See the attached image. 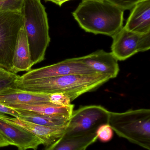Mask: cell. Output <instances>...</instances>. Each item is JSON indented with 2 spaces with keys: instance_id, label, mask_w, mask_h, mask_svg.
I'll return each instance as SVG.
<instances>
[{
  "instance_id": "6",
  "label": "cell",
  "mask_w": 150,
  "mask_h": 150,
  "mask_svg": "<svg viewBox=\"0 0 150 150\" xmlns=\"http://www.w3.org/2000/svg\"><path fill=\"white\" fill-rule=\"evenodd\" d=\"M23 25L20 12H0V67L10 72L17 37Z\"/></svg>"
},
{
  "instance_id": "11",
  "label": "cell",
  "mask_w": 150,
  "mask_h": 150,
  "mask_svg": "<svg viewBox=\"0 0 150 150\" xmlns=\"http://www.w3.org/2000/svg\"><path fill=\"white\" fill-rule=\"evenodd\" d=\"M79 58L82 63L94 72L107 75L111 79L116 77L119 74L118 60L112 52L99 50Z\"/></svg>"
},
{
  "instance_id": "17",
  "label": "cell",
  "mask_w": 150,
  "mask_h": 150,
  "mask_svg": "<svg viewBox=\"0 0 150 150\" xmlns=\"http://www.w3.org/2000/svg\"><path fill=\"white\" fill-rule=\"evenodd\" d=\"M16 111L19 115V117L17 118L28 122L42 126L49 127L67 126L70 119L62 116L43 115L26 111Z\"/></svg>"
},
{
  "instance_id": "21",
  "label": "cell",
  "mask_w": 150,
  "mask_h": 150,
  "mask_svg": "<svg viewBox=\"0 0 150 150\" xmlns=\"http://www.w3.org/2000/svg\"><path fill=\"white\" fill-rule=\"evenodd\" d=\"M50 102L58 105L68 106L72 105L69 97L63 93H55L49 94Z\"/></svg>"
},
{
  "instance_id": "12",
  "label": "cell",
  "mask_w": 150,
  "mask_h": 150,
  "mask_svg": "<svg viewBox=\"0 0 150 150\" xmlns=\"http://www.w3.org/2000/svg\"><path fill=\"white\" fill-rule=\"evenodd\" d=\"M124 28L132 32H150V0H144L133 8Z\"/></svg>"
},
{
  "instance_id": "5",
  "label": "cell",
  "mask_w": 150,
  "mask_h": 150,
  "mask_svg": "<svg viewBox=\"0 0 150 150\" xmlns=\"http://www.w3.org/2000/svg\"><path fill=\"white\" fill-rule=\"evenodd\" d=\"M110 112L103 107L96 105L73 111L62 137L68 138L96 133L100 126L108 124Z\"/></svg>"
},
{
  "instance_id": "19",
  "label": "cell",
  "mask_w": 150,
  "mask_h": 150,
  "mask_svg": "<svg viewBox=\"0 0 150 150\" xmlns=\"http://www.w3.org/2000/svg\"><path fill=\"white\" fill-rule=\"evenodd\" d=\"M24 0H0V12L21 13Z\"/></svg>"
},
{
  "instance_id": "9",
  "label": "cell",
  "mask_w": 150,
  "mask_h": 150,
  "mask_svg": "<svg viewBox=\"0 0 150 150\" xmlns=\"http://www.w3.org/2000/svg\"><path fill=\"white\" fill-rule=\"evenodd\" d=\"M0 118L7 122L23 128L31 133L38 137L41 141L42 144L46 147L51 145L61 137L67 127H49L38 125L1 113H0Z\"/></svg>"
},
{
  "instance_id": "7",
  "label": "cell",
  "mask_w": 150,
  "mask_h": 150,
  "mask_svg": "<svg viewBox=\"0 0 150 150\" xmlns=\"http://www.w3.org/2000/svg\"><path fill=\"white\" fill-rule=\"evenodd\" d=\"M112 52L118 61H124L150 48V32L140 34L129 31L124 27L112 37Z\"/></svg>"
},
{
  "instance_id": "20",
  "label": "cell",
  "mask_w": 150,
  "mask_h": 150,
  "mask_svg": "<svg viewBox=\"0 0 150 150\" xmlns=\"http://www.w3.org/2000/svg\"><path fill=\"white\" fill-rule=\"evenodd\" d=\"M113 130L108 124H103L97 129V138L102 142H107L112 139Z\"/></svg>"
},
{
  "instance_id": "22",
  "label": "cell",
  "mask_w": 150,
  "mask_h": 150,
  "mask_svg": "<svg viewBox=\"0 0 150 150\" xmlns=\"http://www.w3.org/2000/svg\"><path fill=\"white\" fill-rule=\"evenodd\" d=\"M123 11L132 9L136 4L144 0H105Z\"/></svg>"
},
{
  "instance_id": "2",
  "label": "cell",
  "mask_w": 150,
  "mask_h": 150,
  "mask_svg": "<svg viewBox=\"0 0 150 150\" xmlns=\"http://www.w3.org/2000/svg\"><path fill=\"white\" fill-rule=\"evenodd\" d=\"M72 15L87 32L112 38L123 27L124 11L108 2L82 0Z\"/></svg>"
},
{
  "instance_id": "15",
  "label": "cell",
  "mask_w": 150,
  "mask_h": 150,
  "mask_svg": "<svg viewBox=\"0 0 150 150\" xmlns=\"http://www.w3.org/2000/svg\"><path fill=\"white\" fill-rule=\"evenodd\" d=\"M12 109L37 114L62 116L69 119L74 111V105L68 106L58 105L51 102L33 104H16L7 105Z\"/></svg>"
},
{
  "instance_id": "13",
  "label": "cell",
  "mask_w": 150,
  "mask_h": 150,
  "mask_svg": "<svg viewBox=\"0 0 150 150\" xmlns=\"http://www.w3.org/2000/svg\"><path fill=\"white\" fill-rule=\"evenodd\" d=\"M33 66L27 37L23 26L17 37L11 72L16 74L22 71L28 72Z\"/></svg>"
},
{
  "instance_id": "8",
  "label": "cell",
  "mask_w": 150,
  "mask_h": 150,
  "mask_svg": "<svg viewBox=\"0 0 150 150\" xmlns=\"http://www.w3.org/2000/svg\"><path fill=\"white\" fill-rule=\"evenodd\" d=\"M97 74L85 65L78 58L67 59L50 66L30 70L22 76L20 80L48 78L69 75H90Z\"/></svg>"
},
{
  "instance_id": "1",
  "label": "cell",
  "mask_w": 150,
  "mask_h": 150,
  "mask_svg": "<svg viewBox=\"0 0 150 150\" xmlns=\"http://www.w3.org/2000/svg\"><path fill=\"white\" fill-rule=\"evenodd\" d=\"M111 79L101 74L90 75H69L32 80L17 79L14 88L44 94L63 93L71 100L88 92L98 88Z\"/></svg>"
},
{
  "instance_id": "24",
  "label": "cell",
  "mask_w": 150,
  "mask_h": 150,
  "mask_svg": "<svg viewBox=\"0 0 150 150\" xmlns=\"http://www.w3.org/2000/svg\"><path fill=\"white\" fill-rule=\"evenodd\" d=\"M45 1H46L52 2L59 6H61L64 3L68 1H70V0H45Z\"/></svg>"
},
{
  "instance_id": "14",
  "label": "cell",
  "mask_w": 150,
  "mask_h": 150,
  "mask_svg": "<svg viewBox=\"0 0 150 150\" xmlns=\"http://www.w3.org/2000/svg\"><path fill=\"white\" fill-rule=\"evenodd\" d=\"M50 102L49 94L37 93L11 87L0 93V104L4 105Z\"/></svg>"
},
{
  "instance_id": "25",
  "label": "cell",
  "mask_w": 150,
  "mask_h": 150,
  "mask_svg": "<svg viewBox=\"0 0 150 150\" xmlns=\"http://www.w3.org/2000/svg\"><path fill=\"white\" fill-rule=\"evenodd\" d=\"M3 69H4L2 68L1 67H0V70H2Z\"/></svg>"
},
{
  "instance_id": "18",
  "label": "cell",
  "mask_w": 150,
  "mask_h": 150,
  "mask_svg": "<svg viewBox=\"0 0 150 150\" xmlns=\"http://www.w3.org/2000/svg\"><path fill=\"white\" fill-rule=\"evenodd\" d=\"M19 76L6 69L0 70V93L14 87V85Z\"/></svg>"
},
{
  "instance_id": "16",
  "label": "cell",
  "mask_w": 150,
  "mask_h": 150,
  "mask_svg": "<svg viewBox=\"0 0 150 150\" xmlns=\"http://www.w3.org/2000/svg\"><path fill=\"white\" fill-rule=\"evenodd\" d=\"M97 139L96 133L68 138L62 136L44 150H86Z\"/></svg>"
},
{
  "instance_id": "3",
  "label": "cell",
  "mask_w": 150,
  "mask_h": 150,
  "mask_svg": "<svg viewBox=\"0 0 150 150\" xmlns=\"http://www.w3.org/2000/svg\"><path fill=\"white\" fill-rule=\"evenodd\" d=\"M21 13L34 66L45 59L51 40L47 14L41 0H24Z\"/></svg>"
},
{
  "instance_id": "10",
  "label": "cell",
  "mask_w": 150,
  "mask_h": 150,
  "mask_svg": "<svg viewBox=\"0 0 150 150\" xmlns=\"http://www.w3.org/2000/svg\"><path fill=\"white\" fill-rule=\"evenodd\" d=\"M0 132L10 145H14L18 150H36L41 141L34 135L15 124L0 118Z\"/></svg>"
},
{
  "instance_id": "23",
  "label": "cell",
  "mask_w": 150,
  "mask_h": 150,
  "mask_svg": "<svg viewBox=\"0 0 150 150\" xmlns=\"http://www.w3.org/2000/svg\"><path fill=\"white\" fill-rule=\"evenodd\" d=\"M0 113L8 115L15 118L19 117L18 112L16 110L1 104H0Z\"/></svg>"
},
{
  "instance_id": "26",
  "label": "cell",
  "mask_w": 150,
  "mask_h": 150,
  "mask_svg": "<svg viewBox=\"0 0 150 150\" xmlns=\"http://www.w3.org/2000/svg\"><path fill=\"white\" fill-rule=\"evenodd\" d=\"M95 1H103V0H95Z\"/></svg>"
},
{
  "instance_id": "4",
  "label": "cell",
  "mask_w": 150,
  "mask_h": 150,
  "mask_svg": "<svg viewBox=\"0 0 150 150\" xmlns=\"http://www.w3.org/2000/svg\"><path fill=\"white\" fill-rule=\"evenodd\" d=\"M108 124L120 137L150 150V110L110 112Z\"/></svg>"
}]
</instances>
